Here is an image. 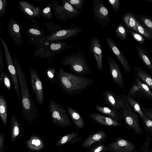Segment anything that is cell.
Here are the masks:
<instances>
[{"instance_id":"obj_47","label":"cell","mask_w":152,"mask_h":152,"mask_svg":"<svg viewBox=\"0 0 152 152\" xmlns=\"http://www.w3.org/2000/svg\"><path fill=\"white\" fill-rule=\"evenodd\" d=\"M4 66V61L0 45V73L1 74V72Z\"/></svg>"},{"instance_id":"obj_18","label":"cell","mask_w":152,"mask_h":152,"mask_svg":"<svg viewBox=\"0 0 152 152\" xmlns=\"http://www.w3.org/2000/svg\"><path fill=\"white\" fill-rule=\"evenodd\" d=\"M106 41L110 48L116 56L125 71L126 72L130 73L131 68L129 64L121 50L111 38H107Z\"/></svg>"},{"instance_id":"obj_46","label":"cell","mask_w":152,"mask_h":152,"mask_svg":"<svg viewBox=\"0 0 152 152\" xmlns=\"http://www.w3.org/2000/svg\"><path fill=\"white\" fill-rule=\"evenodd\" d=\"M4 135L2 133H1L0 134V152H3L5 150L4 147Z\"/></svg>"},{"instance_id":"obj_42","label":"cell","mask_w":152,"mask_h":152,"mask_svg":"<svg viewBox=\"0 0 152 152\" xmlns=\"http://www.w3.org/2000/svg\"><path fill=\"white\" fill-rule=\"evenodd\" d=\"M111 5L113 11L118 13L120 10V1L119 0H107Z\"/></svg>"},{"instance_id":"obj_23","label":"cell","mask_w":152,"mask_h":152,"mask_svg":"<svg viewBox=\"0 0 152 152\" xmlns=\"http://www.w3.org/2000/svg\"><path fill=\"white\" fill-rule=\"evenodd\" d=\"M95 108L98 111L106 116L117 121H121L122 120V114L116 109L98 105H95Z\"/></svg>"},{"instance_id":"obj_36","label":"cell","mask_w":152,"mask_h":152,"mask_svg":"<svg viewBox=\"0 0 152 152\" xmlns=\"http://www.w3.org/2000/svg\"><path fill=\"white\" fill-rule=\"evenodd\" d=\"M137 27L138 33L145 38L152 40V35L137 20Z\"/></svg>"},{"instance_id":"obj_3","label":"cell","mask_w":152,"mask_h":152,"mask_svg":"<svg viewBox=\"0 0 152 152\" xmlns=\"http://www.w3.org/2000/svg\"><path fill=\"white\" fill-rule=\"evenodd\" d=\"M120 96L124 105V108L120 111L124 124L128 129H132L135 134L141 135L143 132L139 124V115L132 110L127 101L126 95Z\"/></svg>"},{"instance_id":"obj_35","label":"cell","mask_w":152,"mask_h":152,"mask_svg":"<svg viewBox=\"0 0 152 152\" xmlns=\"http://www.w3.org/2000/svg\"><path fill=\"white\" fill-rule=\"evenodd\" d=\"M107 145L99 142L88 148V152H103L107 151Z\"/></svg>"},{"instance_id":"obj_30","label":"cell","mask_w":152,"mask_h":152,"mask_svg":"<svg viewBox=\"0 0 152 152\" xmlns=\"http://www.w3.org/2000/svg\"><path fill=\"white\" fill-rule=\"evenodd\" d=\"M0 116L3 124L6 126L7 119V105L4 97L0 95Z\"/></svg>"},{"instance_id":"obj_17","label":"cell","mask_w":152,"mask_h":152,"mask_svg":"<svg viewBox=\"0 0 152 152\" xmlns=\"http://www.w3.org/2000/svg\"><path fill=\"white\" fill-rule=\"evenodd\" d=\"M19 9L25 17L28 19L33 18H39L41 9L38 7L24 1H19Z\"/></svg>"},{"instance_id":"obj_2","label":"cell","mask_w":152,"mask_h":152,"mask_svg":"<svg viewBox=\"0 0 152 152\" xmlns=\"http://www.w3.org/2000/svg\"><path fill=\"white\" fill-rule=\"evenodd\" d=\"M14 66L17 72L21 94V107L23 117L28 121L34 120L38 114L36 105L30 95L26 80L22 67L14 58Z\"/></svg>"},{"instance_id":"obj_33","label":"cell","mask_w":152,"mask_h":152,"mask_svg":"<svg viewBox=\"0 0 152 152\" xmlns=\"http://www.w3.org/2000/svg\"><path fill=\"white\" fill-rule=\"evenodd\" d=\"M140 152H152V137L149 134L140 148Z\"/></svg>"},{"instance_id":"obj_31","label":"cell","mask_w":152,"mask_h":152,"mask_svg":"<svg viewBox=\"0 0 152 152\" xmlns=\"http://www.w3.org/2000/svg\"><path fill=\"white\" fill-rule=\"evenodd\" d=\"M28 147L30 149L38 150L41 149L43 146V143L39 138L33 136L27 142Z\"/></svg>"},{"instance_id":"obj_28","label":"cell","mask_w":152,"mask_h":152,"mask_svg":"<svg viewBox=\"0 0 152 152\" xmlns=\"http://www.w3.org/2000/svg\"><path fill=\"white\" fill-rule=\"evenodd\" d=\"M20 125L17 118L12 115L10 124V132L12 141L15 142L17 139L20 133Z\"/></svg>"},{"instance_id":"obj_29","label":"cell","mask_w":152,"mask_h":152,"mask_svg":"<svg viewBox=\"0 0 152 152\" xmlns=\"http://www.w3.org/2000/svg\"><path fill=\"white\" fill-rule=\"evenodd\" d=\"M134 15L137 21L152 35V17L142 14Z\"/></svg>"},{"instance_id":"obj_44","label":"cell","mask_w":152,"mask_h":152,"mask_svg":"<svg viewBox=\"0 0 152 152\" xmlns=\"http://www.w3.org/2000/svg\"><path fill=\"white\" fill-rule=\"evenodd\" d=\"M7 0H0V17L3 18L4 15Z\"/></svg>"},{"instance_id":"obj_40","label":"cell","mask_w":152,"mask_h":152,"mask_svg":"<svg viewBox=\"0 0 152 152\" xmlns=\"http://www.w3.org/2000/svg\"><path fill=\"white\" fill-rule=\"evenodd\" d=\"M134 39L137 42L139 45H143L145 42L144 37L139 33L134 31L127 29Z\"/></svg>"},{"instance_id":"obj_13","label":"cell","mask_w":152,"mask_h":152,"mask_svg":"<svg viewBox=\"0 0 152 152\" xmlns=\"http://www.w3.org/2000/svg\"><path fill=\"white\" fill-rule=\"evenodd\" d=\"M26 32L31 43L38 48L44 46L46 38L44 30L38 27L31 26L26 30Z\"/></svg>"},{"instance_id":"obj_5","label":"cell","mask_w":152,"mask_h":152,"mask_svg":"<svg viewBox=\"0 0 152 152\" xmlns=\"http://www.w3.org/2000/svg\"><path fill=\"white\" fill-rule=\"evenodd\" d=\"M49 109L51 121L54 125L62 127L72 125L65 110L58 103L51 99Z\"/></svg>"},{"instance_id":"obj_25","label":"cell","mask_w":152,"mask_h":152,"mask_svg":"<svg viewBox=\"0 0 152 152\" xmlns=\"http://www.w3.org/2000/svg\"><path fill=\"white\" fill-rule=\"evenodd\" d=\"M142 67H134L135 76L146 84L152 91V76Z\"/></svg>"},{"instance_id":"obj_10","label":"cell","mask_w":152,"mask_h":152,"mask_svg":"<svg viewBox=\"0 0 152 152\" xmlns=\"http://www.w3.org/2000/svg\"><path fill=\"white\" fill-rule=\"evenodd\" d=\"M107 151L110 152H138L135 145L130 140L117 137L116 140L107 145Z\"/></svg>"},{"instance_id":"obj_39","label":"cell","mask_w":152,"mask_h":152,"mask_svg":"<svg viewBox=\"0 0 152 152\" xmlns=\"http://www.w3.org/2000/svg\"><path fill=\"white\" fill-rule=\"evenodd\" d=\"M3 82L4 86L9 90L11 88L10 80L7 74L5 72H2L0 75V85Z\"/></svg>"},{"instance_id":"obj_20","label":"cell","mask_w":152,"mask_h":152,"mask_svg":"<svg viewBox=\"0 0 152 152\" xmlns=\"http://www.w3.org/2000/svg\"><path fill=\"white\" fill-rule=\"evenodd\" d=\"M89 116L95 122L100 125L107 127H118L123 126L122 124L118 121L97 113H92Z\"/></svg>"},{"instance_id":"obj_9","label":"cell","mask_w":152,"mask_h":152,"mask_svg":"<svg viewBox=\"0 0 152 152\" xmlns=\"http://www.w3.org/2000/svg\"><path fill=\"white\" fill-rule=\"evenodd\" d=\"M82 31V29L81 27L73 24L70 28L60 30L53 34L47 35L46 42H51L69 39L77 36Z\"/></svg>"},{"instance_id":"obj_38","label":"cell","mask_w":152,"mask_h":152,"mask_svg":"<svg viewBox=\"0 0 152 152\" xmlns=\"http://www.w3.org/2000/svg\"><path fill=\"white\" fill-rule=\"evenodd\" d=\"M51 6V2H49L46 7L41 10L40 15L44 18L52 20L53 18Z\"/></svg>"},{"instance_id":"obj_22","label":"cell","mask_w":152,"mask_h":152,"mask_svg":"<svg viewBox=\"0 0 152 152\" xmlns=\"http://www.w3.org/2000/svg\"><path fill=\"white\" fill-rule=\"evenodd\" d=\"M78 132L72 131L71 132L64 135L60 138L56 144V145L59 146L66 144L73 145L81 141L82 138L79 136Z\"/></svg>"},{"instance_id":"obj_16","label":"cell","mask_w":152,"mask_h":152,"mask_svg":"<svg viewBox=\"0 0 152 152\" xmlns=\"http://www.w3.org/2000/svg\"><path fill=\"white\" fill-rule=\"evenodd\" d=\"M102 96L104 101L111 108L120 111L124 108L123 103L120 95L111 90H106L103 92Z\"/></svg>"},{"instance_id":"obj_48","label":"cell","mask_w":152,"mask_h":152,"mask_svg":"<svg viewBox=\"0 0 152 152\" xmlns=\"http://www.w3.org/2000/svg\"><path fill=\"white\" fill-rule=\"evenodd\" d=\"M63 152V151H59V152Z\"/></svg>"},{"instance_id":"obj_32","label":"cell","mask_w":152,"mask_h":152,"mask_svg":"<svg viewBox=\"0 0 152 152\" xmlns=\"http://www.w3.org/2000/svg\"><path fill=\"white\" fill-rule=\"evenodd\" d=\"M127 101L132 110L135 113L139 114L141 118H143L145 115L142 112L141 107L135 99H134L127 95H126Z\"/></svg>"},{"instance_id":"obj_11","label":"cell","mask_w":152,"mask_h":152,"mask_svg":"<svg viewBox=\"0 0 152 152\" xmlns=\"http://www.w3.org/2000/svg\"><path fill=\"white\" fill-rule=\"evenodd\" d=\"M93 9L95 19L104 27H107L109 22V12L102 1L101 0H94Z\"/></svg>"},{"instance_id":"obj_24","label":"cell","mask_w":152,"mask_h":152,"mask_svg":"<svg viewBox=\"0 0 152 152\" xmlns=\"http://www.w3.org/2000/svg\"><path fill=\"white\" fill-rule=\"evenodd\" d=\"M137 53L142 62L152 73V59L148 50L141 45H137L136 48Z\"/></svg>"},{"instance_id":"obj_8","label":"cell","mask_w":152,"mask_h":152,"mask_svg":"<svg viewBox=\"0 0 152 152\" xmlns=\"http://www.w3.org/2000/svg\"><path fill=\"white\" fill-rule=\"evenodd\" d=\"M127 95L134 99L136 97H143L152 99V91L136 76L134 77V82L128 91Z\"/></svg>"},{"instance_id":"obj_37","label":"cell","mask_w":152,"mask_h":152,"mask_svg":"<svg viewBox=\"0 0 152 152\" xmlns=\"http://www.w3.org/2000/svg\"><path fill=\"white\" fill-rule=\"evenodd\" d=\"M141 119L145 130L147 133L151 134L152 137V121L145 115Z\"/></svg>"},{"instance_id":"obj_50","label":"cell","mask_w":152,"mask_h":152,"mask_svg":"<svg viewBox=\"0 0 152 152\" xmlns=\"http://www.w3.org/2000/svg\"><path fill=\"white\" fill-rule=\"evenodd\" d=\"M74 152V151H72V152Z\"/></svg>"},{"instance_id":"obj_34","label":"cell","mask_w":152,"mask_h":152,"mask_svg":"<svg viewBox=\"0 0 152 152\" xmlns=\"http://www.w3.org/2000/svg\"><path fill=\"white\" fill-rule=\"evenodd\" d=\"M115 34L116 37L121 40H125L127 39L126 30L122 23L117 26Z\"/></svg>"},{"instance_id":"obj_4","label":"cell","mask_w":152,"mask_h":152,"mask_svg":"<svg viewBox=\"0 0 152 152\" xmlns=\"http://www.w3.org/2000/svg\"><path fill=\"white\" fill-rule=\"evenodd\" d=\"M61 62L63 65L69 66L71 71L74 75L83 76L91 72L83 53L66 56Z\"/></svg>"},{"instance_id":"obj_1","label":"cell","mask_w":152,"mask_h":152,"mask_svg":"<svg viewBox=\"0 0 152 152\" xmlns=\"http://www.w3.org/2000/svg\"><path fill=\"white\" fill-rule=\"evenodd\" d=\"M56 80L61 89L70 95L80 94L94 83L92 79L74 75L61 68L56 73Z\"/></svg>"},{"instance_id":"obj_7","label":"cell","mask_w":152,"mask_h":152,"mask_svg":"<svg viewBox=\"0 0 152 152\" xmlns=\"http://www.w3.org/2000/svg\"><path fill=\"white\" fill-rule=\"evenodd\" d=\"M62 1V6L56 0L51 2V6L58 19L65 21L66 19L72 18L81 15L80 12L66 0Z\"/></svg>"},{"instance_id":"obj_26","label":"cell","mask_w":152,"mask_h":152,"mask_svg":"<svg viewBox=\"0 0 152 152\" xmlns=\"http://www.w3.org/2000/svg\"><path fill=\"white\" fill-rule=\"evenodd\" d=\"M67 110L77 129H79L83 128L85 126V122L78 112L69 106L67 107Z\"/></svg>"},{"instance_id":"obj_12","label":"cell","mask_w":152,"mask_h":152,"mask_svg":"<svg viewBox=\"0 0 152 152\" xmlns=\"http://www.w3.org/2000/svg\"><path fill=\"white\" fill-rule=\"evenodd\" d=\"M31 83L33 91L36 95L37 102L42 106L44 100V90L42 83L36 70L32 67H30Z\"/></svg>"},{"instance_id":"obj_27","label":"cell","mask_w":152,"mask_h":152,"mask_svg":"<svg viewBox=\"0 0 152 152\" xmlns=\"http://www.w3.org/2000/svg\"><path fill=\"white\" fill-rule=\"evenodd\" d=\"M134 15V12H128L124 15L122 19L127 29L138 33L137 27V20Z\"/></svg>"},{"instance_id":"obj_41","label":"cell","mask_w":152,"mask_h":152,"mask_svg":"<svg viewBox=\"0 0 152 152\" xmlns=\"http://www.w3.org/2000/svg\"><path fill=\"white\" fill-rule=\"evenodd\" d=\"M75 9L80 11L82 10L83 6L85 3L83 0H66Z\"/></svg>"},{"instance_id":"obj_19","label":"cell","mask_w":152,"mask_h":152,"mask_svg":"<svg viewBox=\"0 0 152 152\" xmlns=\"http://www.w3.org/2000/svg\"><path fill=\"white\" fill-rule=\"evenodd\" d=\"M107 135L103 130H98L91 133L83 142L82 146L83 148H89L95 142H104L107 141Z\"/></svg>"},{"instance_id":"obj_49","label":"cell","mask_w":152,"mask_h":152,"mask_svg":"<svg viewBox=\"0 0 152 152\" xmlns=\"http://www.w3.org/2000/svg\"><path fill=\"white\" fill-rule=\"evenodd\" d=\"M107 152V151H104V152Z\"/></svg>"},{"instance_id":"obj_15","label":"cell","mask_w":152,"mask_h":152,"mask_svg":"<svg viewBox=\"0 0 152 152\" xmlns=\"http://www.w3.org/2000/svg\"><path fill=\"white\" fill-rule=\"evenodd\" d=\"M89 48L96 60L98 69L100 72H102L103 69L102 47L99 40L96 36H94L91 38Z\"/></svg>"},{"instance_id":"obj_6","label":"cell","mask_w":152,"mask_h":152,"mask_svg":"<svg viewBox=\"0 0 152 152\" xmlns=\"http://www.w3.org/2000/svg\"><path fill=\"white\" fill-rule=\"evenodd\" d=\"M72 47H68L65 42L59 41L46 42L42 48H38L34 56H39L42 58H49L61 53L66 48Z\"/></svg>"},{"instance_id":"obj_21","label":"cell","mask_w":152,"mask_h":152,"mask_svg":"<svg viewBox=\"0 0 152 152\" xmlns=\"http://www.w3.org/2000/svg\"><path fill=\"white\" fill-rule=\"evenodd\" d=\"M10 35L16 45L21 46L23 45L22 37L20 33L21 27L18 22L11 17L8 24Z\"/></svg>"},{"instance_id":"obj_14","label":"cell","mask_w":152,"mask_h":152,"mask_svg":"<svg viewBox=\"0 0 152 152\" xmlns=\"http://www.w3.org/2000/svg\"><path fill=\"white\" fill-rule=\"evenodd\" d=\"M107 61L110 74L113 81L123 92H125L124 80L118 65L110 57H108Z\"/></svg>"},{"instance_id":"obj_43","label":"cell","mask_w":152,"mask_h":152,"mask_svg":"<svg viewBox=\"0 0 152 152\" xmlns=\"http://www.w3.org/2000/svg\"><path fill=\"white\" fill-rule=\"evenodd\" d=\"M55 74L56 70L54 68H49L46 70L47 76L51 82L55 81L56 78V75Z\"/></svg>"},{"instance_id":"obj_45","label":"cell","mask_w":152,"mask_h":152,"mask_svg":"<svg viewBox=\"0 0 152 152\" xmlns=\"http://www.w3.org/2000/svg\"><path fill=\"white\" fill-rule=\"evenodd\" d=\"M141 109L145 115L152 121V107L149 108L141 107Z\"/></svg>"}]
</instances>
